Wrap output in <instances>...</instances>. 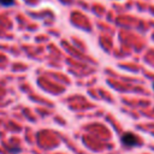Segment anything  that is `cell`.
Wrapping results in <instances>:
<instances>
[{
  "mask_svg": "<svg viewBox=\"0 0 154 154\" xmlns=\"http://www.w3.org/2000/svg\"><path fill=\"white\" fill-rule=\"evenodd\" d=\"M120 142L124 147H129V148H132V147H137L140 146V138L132 134V132H125L122 138H120Z\"/></svg>",
  "mask_w": 154,
  "mask_h": 154,
  "instance_id": "1",
  "label": "cell"
},
{
  "mask_svg": "<svg viewBox=\"0 0 154 154\" xmlns=\"http://www.w3.org/2000/svg\"><path fill=\"white\" fill-rule=\"evenodd\" d=\"M6 148H7V150H8L10 153H12V154H18V153H20V148H19V147H10V146H7Z\"/></svg>",
  "mask_w": 154,
  "mask_h": 154,
  "instance_id": "3",
  "label": "cell"
},
{
  "mask_svg": "<svg viewBox=\"0 0 154 154\" xmlns=\"http://www.w3.org/2000/svg\"><path fill=\"white\" fill-rule=\"evenodd\" d=\"M0 5L5 7H10L14 5V0H0Z\"/></svg>",
  "mask_w": 154,
  "mask_h": 154,
  "instance_id": "2",
  "label": "cell"
},
{
  "mask_svg": "<svg viewBox=\"0 0 154 154\" xmlns=\"http://www.w3.org/2000/svg\"><path fill=\"white\" fill-rule=\"evenodd\" d=\"M153 89H154V83H153Z\"/></svg>",
  "mask_w": 154,
  "mask_h": 154,
  "instance_id": "4",
  "label": "cell"
}]
</instances>
